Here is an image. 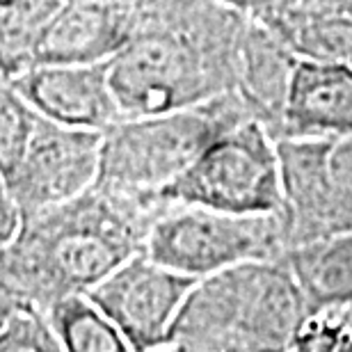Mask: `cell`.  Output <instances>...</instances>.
Here are the masks:
<instances>
[{
  "label": "cell",
  "mask_w": 352,
  "mask_h": 352,
  "mask_svg": "<svg viewBox=\"0 0 352 352\" xmlns=\"http://www.w3.org/2000/svg\"><path fill=\"white\" fill-rule=\"evenodd\" d=\"M231 10L243 14L245 19L256 21V23H272L274 19L293 12L302 5V0H222Z\"/></svg>",
  "instance_id": "ffe728a7"
},
{
  "label": "cell",
  "mask_w": 352,
  "mask_h": 352,
  "mask_svg": "<svg viewBox=\"0 0 352 352\" xmlns=\"http://www.w3.org/2000/svg\"><path fill=\"white\" fill-rule=\"evenodd\" d=\"M65 0H0V80L34 67L39 44Z\"/></svg>",
  "instance_id": "9a60e30c"
},
{
  "label": "cell",
  "mask_w": 352,
  "mask_h": 352,
  "mask_svg": "<svg viewBox=\"0 0 352 352\" xmlns=\"http://www.w3.org/2000/svg\"><path fill=\"white\" fill-rule=\"evenodd\" d=\"M37 117L39 112L10 82L0 80V172L7 181L23 160Z\"/></svg>",
  "instance_id": "e0dca14e"
},
{
  "label": "cell",
  "mask_w": 352,
  "mask_h": 352,
  "mask_svg": "<svg viewBox=\"0 0 352 352\" xmlns=\"http://www.w3.org/2000/svg\"><path fill=\"white\" fill-rule=\"evenodd\" d=\"M348 350H352V311H309L291 346V352Z\"/></svg>",
  "instance_id": "d6986e66"
},
{
  "label": "cell",
  "mask_w": 352,
  "mask_h": 352,
  "mask_svg": "<svg viewBox=\"0 0 352 352\" xmlns=\"http://www.w3.org/2000/svg\"><path fill=\"white\" fill-rule=\"evenodd\" d=\"M302 7L320 14H334V16L352 19V0H302Z\"/></svg>",
  "instance_id": "603a6c76"
},
{
  "label": "cell",
  "mask_w": 352,
  "mask_h": 352,
  "mask_svg": "<svg viewBox=\"0 0 352 352\" xmlns=\"http://www.w3.org/2000/svg\"><path fill=\"white\" fill-rule=\"evenodd\" d=\"M65 3H89V5H117V7H131L135 0H65Z\"/></svg>",
  "instance_id": "cb8c5ba5"
},
{
  "label": "cell",
  "mask_w": 352,
  "mask_h": 352,
  "mask_svg": "<svg viewBox=\"0 0 352 352\" xmlns=\"http://www.w3.org/2000/svg\"><path fill=\"white\" fill-rule=\"evenodd\" d=\"M245 119H254L234 91L190 108L124 117L103 131L98 186L160 195L204 149Z\"/></svg>",
  "instance_id": "277c9868"
},
{
  "label": "cell",
  "mask_w": 352,
  "mask_h": 352,
  "mask_svg": "<svg viewBox=\"0 0 352 352\" xmlns=\"http://www.w3.org/2000/svg\"><path fill=\"white\" fill-rule=\"evenodd\" d=\"M21 302H28V300L3 277V274H0V327L5 325V320L10 318L12 311L21 305Z\"/></svg>",
  "instance_id": "7402d4cb"
},
{
  "label": "cell",
  "mask_w": 352,
  "mask_h": 352,
  "mask_svg": "<svg viewBox=\"0 0 352 352\" xmlns=\"http://www.w3.org/2000/svg\"><path fill=\"white\" fill-rule=\"evenodd\" d=\"M19 224H21V215L16 201H14V197L10 192L5 174L0 172V248H5L12 241L14 234L19 231Z\"/></svg>",
  "instance_id": "44dd1931"
},
{
  "label": "cell",
  "mask_w": 352,
  "mask_h": 352,
  "mask_svg": "<svg viewBox=\"0 0 352 352\" xmlns=\"http://www.w3.org/2000/svg\"><path fill=\"white\" fill-rule=\"evenodd\" d=\"M167 204L163 195L94 183L74 199L21 217L19 231L0 248V274L28 302L48 311L53 302L87 293L144 252L151 224Z\"/></svg>",
  "instance_id": "7a4b0ae2"
},
{
  "label": "cell",
  "mask_w": 352,
  "mask_h": 352,
  "mask_svg": "<svg viewBox=\"0 0 352 352\" xmlns=\"http://www.w3.org/2000/svg\"><path fill=\"white\" fill-rule=\"evenodd\" d=\"M101 142L103 131L76 129L39 115L23 160L7 181L19 215L41 213L94 186Z\"/></svg>",
  "instance_id": "9c48e42d"
},
{
  "label": "cell",
  "mask_w": 352,
  "mask_h": 352,
  "mask_svg": "<svg viewBox=\"0 0 352 352\" xmlns=\"http://www.w3.org/2000/svg\"><path fill=\"white\" fill-rule=\"evenodd\" d=\"M133 30V5L65 3L55 14L34 65H94L110 62Z\"/></svg>",
  "instance_id": "7c38bea8"
},
{
  "label": "cell",
  "mask_w": 352,
  "mask_h": 352,
  "mask_svg": "<svg viewBox=\"0 0 352 352\" xmlns=\"http://www.w3.org/2000/svg\"><path fill=\"white\" fill-rule=\"evenodd\" d=\"M288 250L284 213H227L170 201L151 224L144 252L176 272L201 279L224 267L281 258Z\"/></svg>",
  "instance_id": "5b68a950"
},
{
  "label": "cell",
  "mask_w": 352,
  "mask_h": 352,
  "mask_svg": "<svg viewBox=\"0 0 352 352\" xmlns=\"http://www.w3.org/2000/svg\"><path fill=\"white\" fill-rule=\"evenodd\" d=\"M288 250L352 231V135L277 140ZM286 250V252H288Z\"/></svg>",
  "instance_id": "52a82bcc"
},
{
  "label": "cell",
  "mask_w": 352,
  "mask_h": 352,
  "mask_svg": "<svg viewBox=\"0 0 352 352\" xmlns=\"http://www.w3.org/2000/svg\"><path fill=\"white\" fill-rule=\"evenodd\" d=\"M352 135V65L300 58L277 140Z\"/></svg>",
  "instance_id": "8fae6325"
},
{
  "label": "cell",
  "mask_w": 352,
  "mask_h": 352,
  "mask_svg": "<svg viewBox=\"0 0 352 352\" xmlns=\"http://www.w3.org/2000/svg\"><path fill=\"white\" fill-rule=\"evenodd\" d=\"M305 295L281 258L245 261L197 279L167 336L176 352H291Z\"/></svg>",
  "instance_id": "3957f363"
},
{
  "label": "cell",
  "mask_w": 352,
  "mask_h": 352,
  "mask_svg": "<svg viewBox=\"0 0 352 352\" xmlns=\"http://www.w3.org/2000/svg\"><path fill=\"white\" fill-rule=\"evenodd\" d=\"M195 281L140 252L91 286L87 295L115 322L133 352H149L165 350L176 314Z\"/></svg>",
  "instance_id": "ba28073f"
},
{
  "label": "cell",
  "mask_w": 352,
  "mask_h": 352,
  "mask_svg": "<svg viewBox=\"0 0 352 352\" xmlns=\"http://www.w3.org/2000/svg\"><path fill=\"white\" fill-rule=\"evenodd\" d=\"M0 352H65V348L44 309L21 302L0 327Z\"/></svg>",
  "instance_id": "ac0fdd59"
},
{
  "label": "cell",
  "mask_w": 352,
  "mask_h": 352,
  "mask_svg": "<svg viewBox=\"0 0 352 352\" xmlns=\"http://www.w3.org/2000/svg\"><path fill=\"white\" fill-rule=\"evenodd\" d=\"M160 195L227 213H279L284 186L277 138L258 119H245L215 138Z\"/></svg>",
  "instance_id": "8992f818"
},
{
  "label": "cell",
  "mask_w": 352,
  "mask_h": 352,
  "mask_svg": "<svg viewBox=\"0 0 352 352\" xmlns=\"http://www.w3.org/2000/svg\"><path fill=\"white\" fill-rule=\"evenodd\" d=\"M346 65H352V41H350V48H348V55H346Z\"/></svg>",
  "instance_id": "d4e9b609"
},
{
  "label": "cell",
  "mask_w": 352,
  "mask_h": 352,
  "mask_svg": "<svg viewBox=\"0 0 352 352\" xmlns=\"http://www.w3.org/2000/svg\"><path fill=\"white\" fill-rule=\"evenodd\" d=\"M48 320L65 352H126L129 343L87 293H72L48 307Z\"/></svg>",
  "instance_id": "2e32d148"
},
{
  "label": "cell",
  "mask_w": 352,
  "mask_h": 352,
  "mask_svg": "<svg viewBox=\"0 0 352 352\" xmlns=\"http://www.w3.org/2000/svg\"><path fill=\"white\" fill-rule=\"evenodd\" d=\"M5 82L53 122L105 131L124 119L110 85V62L34 65Z\"/></svg>",
  "instance_id": "30bf717a"
},
{
  "label": "cell",
  "mask_w": 352,
  "mask_h": 352,
  "mask_svg": "<svg viewBox=\"0 0 352 352\" xmlns=\"http://www.w3.org/2000/svg\"><path fill=\"white\" fill-rule=\"evenodd\" d=\"M298 60L300 58L291 51V46L279 39L270 28L248 19L238 41L231 91L241 98L252 117L267 126L274 138L284 115L288 87Z\"/></svg>",
  "instance_id": "4fadbf2b"
},
{
  "label": "cell",
  "mask_w": 352,
  "mask_h": 352,
  "mask_svg": "<svg viewBox=\"0 0 352 352\" xmlns=\"http://www.w3.org/2000/svg\"><path fill=\"white\" fill-rule=\"evenodd\" d=\"M284 261L309 311H352V231L291 248Z\"/></svg>",
  "instance_id": "5bb4252c"
},
{
  "label": "cell",
  "mask_w": 352,
  "mask_h": 352,
  "mask_svg": "<svg viewBox=\"0 0 352 352\" xmlns=\"http://www.w3.org/2000/svg\"><path fill=\"white\" fill-rule=\"evenodd\" d=\"M245 23L222 0H135L131 37L110 60L122 115L190 108L231 91Z\"/></svg>",
  "instance_id": "6da1fadb"
}]
</instances>
